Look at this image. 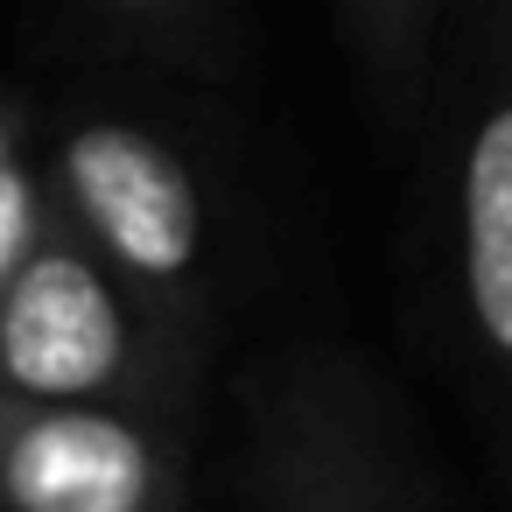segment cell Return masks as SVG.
Instances as JSON below:
<instances>
[{
  "instance_id": "obj_1",
  "label": "cell",
  "mask_w": 512,
  "mask_h": 512,
  "mask_svg": "<svg viewBox=\"0 0 512 512\" xmlns=\"http://www.w3.org/2000/svg\"><path fill=\"white\" fill-rule=\"evenodd\" d=\"M421 302L512 512V0H456L421 113Z\"/></svg>"
},
{
  "instance_id": "obj_2",
  "label": "cell",
  "mask_w": 512,
  "mask_h": 512,
  "mask_svg": "<svg viewBox=\"0 0 512 512\" xmlns=\"http://www.w3.org/2000/svg\"><path fill=\"white\" fill-rule=\"evenodd\" d=\"M204 344V323H183L176 309L106 274L50 218L15 281L0 288V400L190 421Z\"/></svg>"
},
{
  "instance_id": "obj_3",
  "label": "cell",
  "mask_w": 512,
  "mask_h": 512,
  "mask_svg": "<svg viewBox=\"0 0 512 512\" xmlns=\"http://www.w3.org/2000/svg\"><path fill=\"white\" fill-rule=\"evenodd\" d=\"M36 183L50 225H64L106 274L211 330L225 211L211 169L176 134L134 113H71L36 148Z\"/></svg>"
},
{
  "instance_id": "obj_4",
  "label": "cell",
  "mask_w": 512,
  "mask_h": 512,
  "mask_svg": "<svg viewBox=\"0 0 512 512\" xmlns=\"http://www.w3.org/2000/svg\"><path fill=\"white\" fill-rule=\"evenodd\" d=\"M239 414L246 512H449L400 400L344 351H274Z\"/></svg>"
},
{
  "instance_id": "obj_5",
  "label": "cell",
  "mask_w": 512,
  "mask_h": 512,
  "mask_svg": "<svg viewBox=\"0 0 512 512\" xmlns=\"http://www.w3.org/2000/svg\"><path fill=\"white\" fill-rule=\"evenodd\" d=\"M0 512H190V421L0 400Z\"/></svg>"
},
{
  "instance_id": "obj_6",
  "label": "cell",
  "mask_w": 512,
  "mask_h": 512,
  "mask_svg": "<svg viewBox=\"0 0 512 512\" xmlns=\"http://www.w3.org/2000/svg\"><path fill=\"white\" fill-rule=\"evenodd\" d=\"M22 36L50 64H99L176 85H239L260 64V22L232 0H57Z\"/></svg>"
},
{
  "instance_id": "obj_7",
  "label": "cell",
  "mask_w": 512,
  "mask_h": 512,
  "mask_svg": "<svg viewBox=\"0 0 512 512\" xmlns=\"http://www.w3.org/2000/svg\"><path fill=\"white\" fill-rule=\"evenodd\" d=\"M337 64L365 92L372 120L400 141L421 134V113L442 78V50L456 29V0H337L323 15Z\"/></svg>"
},
{
  "instance_id": "obj_8",
  "label": "cell",
  "mask_w": 512,
  "mask_h": 512,
  "mask_svg": "<svg viewBox=\"0 0 512 512\" xmlns=\"http://www.w3.org/2000/svg\"><path fill=\"white\" fill-rule=\"evenodd\" d=\"M43 183H36V148L22 127V106L0 99V288L15 281V267L29 260L36 232H43Z\"/></svg>"
}]
</instances>
